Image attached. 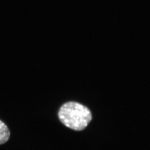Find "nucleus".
Wrapping results in <instances>:
<instances>
[{
	"label": "nucleus",
	"instance_id": "1",
	"mask_svg": "<svg viewBox=\"0 0 150 150\" xmlns=\"http://www.w3.org/2000/svg\"><path fill=\"white\" fill-rule=\"evenodd\" d=\"M61 123L75 131L86 129L92 118L90 110L77 102H69L64 104L58 113Z\"/></svg>",
	"mask_w": 150,
	"mask_h": 150
},
{
	"label": "nucleus",
	"instance_id": "2",
	"mask_svg": "<svg viewBox=\"0 0 150 150\" xmlns=\"http://www.w3.org/2000/svg\"><path fill=\"white\" fill-rule=\"evenodd\" d=\"M10 131L3 121L0 120V145L5 144L10 139Z\"/></svg>",
	"mask_w": 150,
	"mask_h": 150
}]
</instances>
